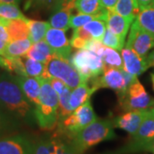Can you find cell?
<instances>
[{
  "label": "cell",
  "mask_w": 154,
  "mask_h": 154,
  "mask_svg": "<svg viewBox=\"0 0 154 154\" xmlns=\"http://www.w3.org/2000/svg\"><path fill=\"white\" fill-rule=\"evenodd\" d=\"M33 141L22 134H14L0 138V154H33Z\"/></svg>",
  "instance_id": "30bf717a"
},
{
  "label": "cell",
  "mask_w": 154,
  "mask_h": 154,
  "mask_svg": "<svg viewBox=\"0 0 154 154\" xmlns=\"http://www.w3.org/2000/svg\"><path fill=\"white\" fill-rule=\"evenodd\" d=\"M116 137L111 120L96 119L72 139L70 143L81 153L103 141Z\"/></svg>",
  "instance_id": "3957f363"
},
{
  "label": "cell",
  "mask_w": 154,
  "mask_h": 154,
  "mask_svg": "<svg viewBox=\"0 0 154 154\" xmlns=\"http://www.w3.org/2000/svg\"><path fill=\"white\" fill-rule=\"evenodd\" d=\"M22 123L0 106V138L17 134Z\"/></svg>",
  "instance_id": "44dd1931"
},
{
  "label": "cell",
  "mask_w": 154,
  "mask_h": 154,
  "mask_svg": "<svg viewBox=\"0 0 154 154\" xmlns=\"http://www.w3.org/2000/svg\"><path fill=\"white\" fill-rule=\"evenodd\" d=\"M125 45L140 57L146 59L149 51L154 48V36L141 28L134 19L129 28Z\"/></svg>",
  "instance_id": "9c48e42d"
},
{
  "label": "cell",
  "mask_w": 154,
  "mask_h": 154,
  "mask_svg": "<svg viewBox=\"0 0 154 154\" xmlns=\"http://www.w3.org/2000/svg\"><path fill=\"white\" fill-rule=\"evenodd\" d=\"M150 113H151V115H152L154 116V106L150 110Z\"/></svg>",
  "instance_id": "7bdbcfd3"
},
{
  "label": "cell",
  "mask_w": 154,
  "mask_h": 154,
  "mask_svg": "<svg viewBox=\"0 0 154 154\" xmlns=\"http://www.w3.org/2000/svg\"><path fill=\"white\" fill-rule=\"evenodd\" d=\"M45 40L49 45L55 55L69 60L72 47L64 30L53 28H49L45 34Z\"/></svg>",
  "instance_id": "8fae6325"
},
{
  "label": "cell",
  "mask_w": 154,
  "mask_h": 154,
  "mask_svg": "<svg viewBox=\"0 0 154 154\" xmlns=\"http://www.w3.org/2000/svg\"><path fill=\"white\" fill-rule=\"evenodd\" d=\"M83 28L87 30L94 39L101 40L105 30H106V22L101 19H94L91 22L86 23Z\"/></svg>",
  "instance_id": "1f68e13d"
},
{
  "label": "cell",
  "mask_w": 154,
  "mask_h": 154,
  "mask_svg": "<svg viewBox=\"0 0 154 154\" xmlns=\"http://www.w3.org/2000/svg\"><path fill=\"white\" fill-rule=\"evenodd\" d=\"M107 12H108V10H106L100 14H96V15H88V14H83V13L78 12L77 14L71 15L70 19H69V27L74 29L82 28L86 23L91 22L94 19H101L106 22Z\"/></svg>",
  "instance_id": "f1b7e54d"
},
{
  "label": "cell",
  "mask_w": 154,
  "mask_h": 154,
  "mask_svg": "<svg viewBox=\"0 0 154 154\" xmlns=\"http://www.w3.org/2000/svg\"><path fill=\"white\" fill-rule=\"evenodd\" d=\"M97 119L90 100L79 106L71 114L57 122L56 133L71 140L80 131Z\"/></svg>",
  "instance_id": "277c9868"
},
{
  "label": "cell",
  "mask_w": 154,
  "mask_h": 154,
  "mask_svg": "<svg viewBox=\"0 0 154 154\" xmlns=\"http://www.w3.org/2000/svg\"><path fill=\"white\" fill-rule=\"evenodd\" d=\"M7 20L0 18V55L5 56L7 45L10 42V37L6 28Z\"/></svg>",
  "instance_id": "d590c367"
},
{
  "label": "cell",
  "mask_w": 154,
  "mask_h": 154,
  "mask_svg": "<svg viewBox=\"0 0 154 154\" xmlns=\"http://www.w3.org/2000/svg\"><path fill=\"white\" fill-rule=\"evenodd\" d=\"M151 80H152V88L154 90V73L151 74Z\"/></svg>",
  "instance_id": "b9f144b4"
},
{
  "label": "cell",
  "mask_w": 154,
  "mask_h": 154,
  "mask_svg": "<svg viewBox=\"0 0 154 154\" xmlns=\"http://www.w3.org/2000/svg\"><path fill=\"white\" fill-rule=\"evenodd\" d=\"M152 140H154V116L149 112L137 131L131 135L129 142L144 144Z\"/></svg>",
  "instance_id": "e0dca14e"
},
{
  "label": "cell",
  "mask_w": 154,
  "mask_h": 154,
  "mask_svg": "<svg viewBox=\"0 0 154 154\" xmlns=\"http://www.w3.org/2000/svg\"><path fill=\"white\" fill-rule=\"evenodd\" d=\"M74 8L79 13L88 15L100 14L107 10L101 0H75Z\"/></svg>",
  "instance_id": "603a6c76"
},
{
  "label": "cell",
  "mask_w": 154,
  "mask_h": 154,
  "mask_svg": "<svg viewBox=\"0 0 154 154\" xmlns=\"http://www.w3.org/2000/svg\"><path fill=\"white\" fill-rule=\"evenodd\" d=\"M0 18L11 21L15 19H24L26 17L16 4L0 2Z\"/></svg>",
  "instance_id": "f546056e"
},
{
  "label": "cell",
  "mask_w": 154,
  "mask_h": 154,
  "mask_svg": "<svg viewBox=\"0 0 154 154\" xmlns=\"http://www.w3.org/2000/svg\"><path fill=\"white\" fill-rule=\"evenodd\" d=\"M103 5L105 6L107 10H114L117 0H101Z\"/></svg>",
  "instance_id": "74e56055"
},
{
  "label": "cell",
  "mask_w": 154,
  "mask_h": 154,
  "mask_svg": "<svg viewBox=\"0 0 154 154\" xmlns=\"http://www.w3.org/2000/svg\"><path fill=\"white\" fill-rule=\"evenodd\" d=\"M45 67L50 76L59 79L71 89L82 83L88 82L72 65L70 61L59 56L53 54L45 63Z\"/></svg>",
  "instance_id": "8992f818"
},
{
  "label": "cell",
  "mask_w": 154,
  "mask_h": 154,
  "mask_svg": "<svg viewBox=\"0 0 154 154\" xmlns=\"http://www.w3.org/2000/svg\"><path fill=\"white\" fill-rule=\"evenodd\" d=\"M149 110H132L125 111L121 115L114 117L111 122L114 128H121L133 135L142 123L144 119L148 116Z\"/></svg>",
  "instance_id": "7c38bea8"
},
{
  "label": "cell",
  "mask_w": 154,
  "mask_h": 154,
  "mask_svg": "<svg viewBox=\"0 0 154 154\" xmlns=\"http://www.w3.org/2000/svg\"><path fill=\"white\" fill-rule=\"evenodd\" d=\"M100 57L103 61L105 69H108V68L122 69V67H123L122 56L120 55L119 51L116 50L105 46Z\"/></svg>",
  "instance_id": "4316f807"
},
{
  "label": "cell",
  "mask_w": 154,
  "mask_h": 154,
  "mask_svg": "<svg viewBox=\"0 0 154 154\" xmlns=\"http://www.w3.org/2000/svg\"><path fill=\"white\" fill-rule=\"evenodd\" d=\"M52 152V140L51 135L43 137L34 141L33 154H51Z\"/></svg>",
  "instance_id": "836d02e7"
},
{
  "label": "cell",
  "mask_w": 154,
  "mask_h": 154,
  "mask_svg": "<svg viewBox=\"0 0 154 154\" xmlns=\"http://www.w3.org/2000/svg\"><path fill=\"white\" fill-rule=\"evenodd\" d=\"M28 28H29V37L32 43H36L43 40L45 37L48 29L51 28L49 22L38 20H28Z\"/></svg>",
  "instance_id": "cb8c5ba5"
},
{
  "label": "cell",
  "mask_w": 154,
  "mask_h": 154,
  "mask_svg": "<svg viewBox=\"0 0 154 154\" xmlns=\"http://www.w3.org/2000/svg\"><path fill=\"white\" fill-rule=\"evenodd\" d=\"M114 11L122 17L135 19L140 12V8L137 0H117Z\"/></svg>",
  "instance_id": "83f0119b"
},
{
  "label": "cell",
  "mask_w": 154,
  "mask_h": 154,
  "mask_svg": "<svg viewBox=\"0 0 154 154\" xmlns=\"http://www.w3.org/2000/svg\"><path fill=\"white\" fill-rule=\"evenodd\" d=\"M49 82L50 84L51 85L52 88L55 90V92L57 94V95H59V94L63 92V90L66 88L67 86L66 84L63 82L61 80L57 79V78H53V77H51V78L50 79Z\"/></svg>",
  "instance_id": "8d00e7d4"
},
{
  "label": "cell",
  "mask_w": 154,
  "mask_h": 154,
  "mask_svg": "<svg viewBox=\"0 0 154 154\" xmlns=\"http://www.w3.org/2000/svg\"><path fill=\"white\" fill-rule=\"evenodd\" d=\"M30 38H23L18 40L10 41L7 45L4 57H25L28 51L32 45Z\"/></svg>",
  "instance_id": "7402d4cb"
},
{
  "label": "cell",
  "mask_w": 154,
  "mask_h": 154,
  "mask_svg": "<svg viewBox=\"0 0 154 154\" xmlns=\"http://www.w3.org/2000/svg\"><path fill=\"white\" fill-rule=\"evenodd\" d=\"M100 41L105 46L115 49L118 51H121L122 49L125 45V40L122 39L121 38L116 36L112 32H110L108 28H106L105 33Z\"/></svg>",
  "instance_id": "d6a6232c"
},
{
  "label": "cell",
  "mask_w": 154,
  "mask_h": 154,
  "mask_svg": "<svg viewBox=\"0 0 154 154\" xmlns=\"http://www.w3.org/2000/svg\"><path fill=\"white\" fill-rule=\"evenodd\" d=\"M69 61L88 82L101 75L105 69L101 57L88 50H77L71 54Z\"/></svg>",
  "instance_id": "52a82bcc"
},
{
  "label": "cell",
  "mask_w": 154,
  "mask_h": 154,
  "mask_svg": "<svg viewBox=\"0 0 154 154\" xmlns=\"http://www.w3.org/2000/svg\"><path fill=\"white\" fill-rule=\"evenodd\" d=\"M22 61H23V65H24L26 75L28 76L34 77L38 79H44L48 81L51 78L46 71L45 63H44L34 60L27 57H23Z\"/></svg>",
  "instance_id": "d6986e66"
},
{
  "label": "cell",
  "mask_w": 154,
  "mask_h": 154,
  "mask_svg": "<svg viewBox=\"0 0 154 154\" xmlns=\"http://www.w3.org/2000/svg\"><path fill=\"white\" fill-rule=\"evenodd\" d=\"M1 3H10V4H16V5H18L21 0H0Z\"/></svg>",
  "instance_id": "60d3db41"
},
{
  "label": "cell",
  "mask_w": 154,
  "mask_h": 154,
  "mask_svg": "<svg viewBox=\"0 0 154 154\" xmlns=\"http://www.w3.org/2000/svg\"><path fill=\"white\" fill-rule=\"evenodd\" d=\"M70 92H71V88L66 86V88L58 95V122L62 121L73 112L70 109L69 102Z\"/></svg>",
  "instance_id": "4dcf8cb0"
},
{
  "label": "cell",
  "mask_w": 154,
  "mask_h": 154,
  "mask_svg": "<svg viewBox=\"0 0 154 154\" xmlns=\"http://www.w3.org/2000/svg\"><path fill=\"white\" fill-rule=\"evenodd\" d=\"M52 140V152L51 154H83L79 152L75 148L70 141L58 134L57 133H54L51 135Z\"/></svg>",
  "instance_id": "d4e9b609"
},
{
  "label": "cell",
  "mask_w": 154,
  "mask_h": 154,
  "mask_svg": "<svg viewBox=\"0 0 154 154\" xmlns=\"http://www.w3.org/2000/svg\"><path fill=\"white\" fill-rule=\"evenodd\" d=\"M136 79H138L137 76L127 73L122 69L108 68L105 69L101 75L90 82L97 90L99 88H110L119 95L124 93Z\"/></svg>",
  "instance_id": "ba28073f"
},
{
  "label": "cell",
  "mask_w": 154,
  "mask_h": 154,
  "mask_svg": "<svg viewBox=\"0 0 154 154\" xmlns=\"http://www.w3.org/2000/svg\"><path fill=\"white\" fill-rule=\"evenodd\" d=\"M134 21V19L122 17L120 14L116 13L114 10H108L106 27L110 32H112L122 39L125 40L127 34Z\"/></svg>",
  "instance_id": "5bb4252c"
},
{
  "label": "cell",
  "mask_w": 154,
  "mask_h": 154,
  "mask_svg": "<svg viewBox=\"0 0 154 154\" xmlns=\"http://www.w3.org/2000/svg\"><path fill=\"white\" fill-rule=\"evenodd\" d=\"M17 82L20 86L22 92L26 95L30 102L34 106H37L39 103L40 95V80L38 78L24 75H13Z\"/></svg>",
  "instance_id": "9a60e30c"
},
{
  "label": "cell",
  "mask_w": 154,
  "mask_h": 154,
  "mask_svg": "<svg viewBox=\"0 0 154 154\" xmlns=\"http://www.w3.org/2000/svg\"><path fill=\"white\" fill-rule=\"evenodd\" d=\"M58 0H27L24 8L26 11L29 10H44L52 9Z\"/></svg>",
  "instance_id": "e575fe53"
},
{
  "label": "cell",
  "mask_w": 154,
  "mask_h": 154,
  "mask_svg": "<svg viewBox=\"0 0 154 154\" xmlns=\"http://www.w3.org/2000/svg\"><path fill=\"white\" fill-rule=\"evenodd\" d=\"M53 54L54 53L49 45L43 39L36 43H33L25 57L45 63Z\"/></svg>",
  "instance_id": "ffe728a7"
},
{
  "label": "cell",
  "mask_w": 154,
  "mask_h": 154,
  "mask_svg": "<svg viewBox=\"0 0 154 154\" xmlns=\"http://www.w3.org/2000/svg\"><path fill=\"white\" fill-rule=\"evenodd\" d=\"M121 52L123 63L122 69L127 73L138 77L149 69L146 59L140 57L135 52L127 47L126 45L122 49Z\"/></svg>",
  "instance_id": "4fadbf2b"
},
{
  "label": "cell",
  "mask_w": 154,
  "mask_h": 154,
  "mask_svg": "<svg viewBox=\"0 0 154 154\" xmlns=\"http://www.w3.org/2000/svg\"><path fill=\"white\" fill-rule=\"evenodd\" d=\"M0 106L21 123H36L35 106L22 92L13 75L9 72L0 74Z\"/></svg>",
  "instance_id": "6da1fadb"
},
{
  "label": "cell",
  "mask_w": 154,
  "mask_h": 154,
  "mask_svg": "<svg viewBox=\"0 0 154 154\" xmlns=\"http://www.w3.org/2000/svg\"><path fill=\"white\" fill-rule=\"evenodd\" d=\"M135 21L138 24L154 36V7L148 5L140 10Z\"/></svg>",
  "instance_id": "484cf974"
},
{
  "label": "cell",
  "mask_w": 154,
  "mask_h": 154,
  "mask_svg": "<svg viewBox=\"0 0 154 154\" xmlns=\"http://www.w3.org/2000/svg\"><path fill=\"white\" fill-rule=\"evenodd\" d=\"M40 80L39 103L34 109L35 122L45 131L53 130L58 122V95L48 80Z\"/></svg>",
  "instance_id": "7a4b0ae2"
},
{
  "label": "cell",
  "mask_w": 154,
  "mask_h": 154,
  "mask_svg": "<svg viewBox=\"0 0 154 154\" xmlns=\"http://www.w3.org/2000/svg\"><path fill=\"white\" fill-rule=\"evenodd\" d=\"M147 152L154 154V140H151L148 143V147H147Z\"/></svg>",
  "instance_id": "ab89813d"
},
{
  "label": "cell",
  "mask_w": 154,
  "mask_h": 154,
  "mask_svg": "<svg viewBox=\"0 0 154 154\" xmlns=\"http://www.w3.org/2000/svg\"><path fill=\"white\" fill-rule=\"evenodd\" d=\"M152 1L153 0H137L138 5H139L140 10L143 9L145 7H146V6L151 5L152 3Z\"/></svg>",
  "instance_id": "f35d334b"
},
{
  "label": "cell",
  "mask_w": 154,
  "mask_h": 154,
  "mask_svg": "<svg viewBox=\"0 0 154 154\" xmlns=\"http://www.w3.org/2000/svg\"><path fill=\"white\" fill-rule=\"evenodd\" d=\"M97 91V88L93 86H89L88 82L82 83L76 88L71 89L69 96V106L72 111L77 109L79 106L83 105L87 101L90 100L92 94Z\"/></svg>",
  "instance_id": "2e32d148"
},
{
  "label": "cell",
  "mask_w": 154,
  "mask_h": 154,
  "mask_svg": "<svg viewBox=\"0 0 154 154\" xmlns=\"http://www.w3.org/2000/svg\"><path fill=\"white\" fill-rule=\"evenodd\" d=\"M152 5L154 7V0H153V1H152V5Z\"/></svg>",
  "instance_id": "ee69618b"
},
{
  "label": "cell",
  "mask_w": 154,
  "mask_h": 154,
  "mask_svg": "<svg viewBox=\"0 0 154 154\" xmlns=\"http://www.w3.org/2000/svg\"><path fill=\"white\" fill-rule=\"evenodd\" d=\"M118 106L123 112L149 110L154 106V99L146 93L142 84L136 79L122 94L117 95Z\"/></svg>",
  "instance_id": "5b68a950"
},
{
  "label": "cell",
  "mask_w": 154,
  "mask_h": 154,
  "mask_svg": "<svg viewBox=\"0 0 154 154\" xmlns=\"http://www.w3.org/2000/svg\"><path fill=\"white\" fill-rule=\"evenodd\" d=\"M28 18L15 19L6 22V28L10 37V41L23 39L29 37Z\"/></svg>",
  "instance_id": "ac0fdd59"
}]
</instances>
